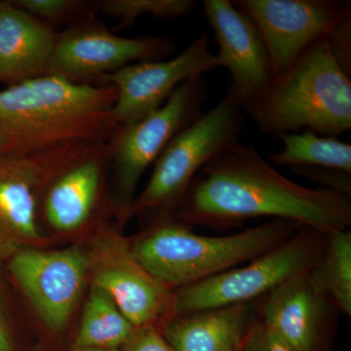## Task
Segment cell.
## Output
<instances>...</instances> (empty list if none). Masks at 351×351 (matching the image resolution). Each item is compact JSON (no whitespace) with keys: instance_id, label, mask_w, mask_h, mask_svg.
<instances>
[{"instance_id":"cell-12","label":"cell","mask_w":351,"mask_h":351,"mask_svg":"<svg viewBox=\"0 0 351 351\" xmlns=\"http://www.w3.org/2000/svg\"><path fill=\"white\" fill-rule=\"evenodd\" d=\"M203 14L219 46L217 57L232 77L226 95L243 108L274 76L265 43L250 17L230 0H204Z\"/></svg>"},{"instance_id":"cell-27","label":"cell","mask_w":351,"mask_h":351,"mask_svg":"<svg viewBox=\"0 0 351 351\" xmlns=\"http://www.w3.org/2000/svg\"><path fill=\"white\" fill-rule=\"evenodd\" d=\"M0 351H12V346L1 321H0Z\"/></svg>"},{"instance_id":"cell-9","label":"cell","mask_w":351,"mask_h":351,"mask_svg":"<svg viewBox=\"0 0 351 351\" xmlns=\"http://www.w3.org/2000/svg\"><path fill=\"white\" fill-rule=\"evenodd\" d=\"M174 50L175 43L168 38H122L87 19L58 34L47 75L88 83L131 62L162 60Z\"/></svg>"},{"instance_id":"cell-21","label":"cell","mask_w":351,"mask_h":351,"mask_svg":"<svg viewBox=\"0 0 351 351\" xmlns=\"http://www.w3.org/2000/svg\"><path fill=\"white\" fill-rule=\"evenodd\" d=\"M311 278L336 308L351 316V232L336 230L325 234L324 247Z\"/></svg>"},{"instance_id":"cell-1","label":"cell","mask_w":351,"mask_h":351,"mask_svg":"<svg viewBox=\"0 0 351 351\" xmlns=\"http://www.w3.org/2000/svg\"><path fill=\"white\" fill-rule=\"evenodd\" d=\"M179 210L182 223L211 228L257 218L287 219L323 234L351 226L350 195L302 186L241 143L201 168Z\"/></svg>"},{"instance_id":"cell-10","label":"cell","mask_w":351,"mask_h":351,"mask_svg":"<svg viewBox=\"0 0 351 351\" xmlns=\"http://www.w3.org/2000/svg\"><path fill=\"white\" fill-rule=\"evenodd\" d=\"M221 66L210 50L209 36L202 32L188 48L173 59L129 64L99 80L114 87L113 130L154 112L182 83Z\"/></svg>"},{"instance_id":"cell-7","label":"cell","mask_w":351,"mask_h":351,"mask_svg":"<svg viewBox=\"0 0 351 351\" xmlns=\"http://www.w3.org/2000/svg\"><path fill=\"white\" fill-rule=\"evenodd\" d=\"M253 21L269 54L274 75L287 69L311 44L331 40L351 68V2L341 0H235Z\"/></svg>"},{"instance_id":"cell-11","label":"cell","mask_w":351,"mask_h":351,"mask_svg":"<svg viewBox=\"0 0 351 351\" xmlns=\"http://www.w3.org/2000/svg\"><path fill=\"white\" fill-rule=\"evenodd\" d=\"M108 161L107 141L64 145L41 186L44 218L51 228L69 232L86 225L98 206Z\"/></svg>"},{"instance_id":"cell-28","label":"cell","mask_w":351,"mask_h":351,"mask_svg":"<svg viewBox=\"0 0 351 351\" xmlns=\"http://www.w3.org/2000/svg\"><path fill=\"white\" fill-rule=\"evenodd\" d=\"M18 154L14 151L11 145L4 141L3 138H0V159L4 158V157L10 156V154Z\"/></svg>"},{"instance_id":"cell-14","label":"cell","mask_w":351,"mask_h":351,"mask_svg":"<svg viewBox=\"0 0 351 351\" xmlns=\"http://www.w3.org/2000/svg\"><path fill=\"white\" fill-rule=\"evenodd\" d=\"M336 311L309 274L265 295L262 319L294 351H320Z\"/></svg>"},{"instance_id":"cell-3","label":"cell","mask_w":351,"mask_h":351,"mask_svg":"<svg viewBox=\"0 0 351 351\" xmlns=\"http://www.w3.org/2000/svg\"><path fill=\"white\" fill-rule=\"evenodd\" d=\"M350 75L331 40L322 38L242 110L261 131L277 137L301 129L337 137L351 129Z\"/></svg>"},{"instance_id":"cell-24","label":"cell","mask_w":351,"mask_h":351,"mask_svg":"<svg viewBox=\"0 0 351 351\" xmlns=\"http://www.w3.org/2000/svg\"><path fill=\"white\" fill-rule=\"evenodd\" d=\"M241 351H294L262 319L252 321L242 341Z\"/></svg>"},{"instance_id":"cell-17","label":"cell","mask_w":351,"mask_h":351,"mask_svg":"<svg viewBox=\"0 0 351 351\" xmlns=\"http://www.w3.org/2000/svg\"><path fill=\"white\" fill-rule=\"evenodd\" d=\"M94 285L112 300L135 328L175 315L174 293L147 274L131 252H124L112 267L97 272Z\"/></svg>"},{"instance_id":"cell-6","label":"cell","mask_w":351,"mask_h":351,"mask_svg":"<svg viewBox=\"0 0 351 351\" xmlns=\"http://www.w3.org/2000/svg\"><path fill=\"white\" fill-rule=\"evenodd\" d=\"M325 234L302 226L290 239L243 265L177 289L175 315L252 304L302 274H309L319 262Z\"/></svg>"},{"instance_id":"cell-20","label":"cell","mask_w":351,"mask_h":351,"mask_svg":"<svg viewBox=\"0 0 351 351\" xmlns=\"http://www.w3.org/2000/svg\"><path fill=\"white\" fill-rule=\"evenodd\" d=\"M135 330L112 300L93 285L76 339L78 348L117 350L126 345Z\"/></svg>"},{"instance_id":"cell-2","label":"cell","mask_w":351,"mask_h":351,"mask_svg":"<svg viewBox=\"0 0 351 351\" xmlns=\"http://www.w3.org/2000/svg\"><path fill=\"white\" fill-rule=\"evenodd\" d=\"M114 87L46 75L0 91V138L18 154L108 141Z\"/></svg>"},{"instance_id":"cell-8","label":"cell","mask_w":351,"mask_h":351,"mask_svg":"<svg viewBox=\"0 0 351 351\" xmlns=\"http://www.w3.org/2000/svg\"><path fill=\"white\" fill-rule=\"evenodd\" d=\"M203 76L182 83L160 108L140 119L117 126L107 144L113 161L117 188L126 210L133 209L134 193L145 171L176 134L199 117L207 100Z\"/></svg>"},{"instance_id":"cell-22","label":"cell","mask_w":351,"mask_h":351,"mask_svg":"<svg viewBox=\"0 0 351 351\" xmlns=\"http://www.w3.org/2000/svg\"><path fill=\"white\" fill-rule=\"evenodd\" d=\"M193 0H101L95 6L99 11L120 21V27H128L142 16L159 19L184 17L195 10Z\"/></svg>"},{"instance_id":"cell-5","label":"cell","mask_w":351,"mask_h":351,"mask_svg":"<svg viewBox=\"0 0 351 351\" xmlns=\"http://www.w3.org/2000/svg\"><path fill=\"white\" fill-rule=\"evenodd\" d=\"M243 110L228 95L171 138L154 162L132 212L179 209L193 178L221 152L240 143Z\"/></svg>"},{"instance_id":"cell-25","label":"cell","mask_w":351,"mask_h":351,"mask_svg":"<svg viewBox=\"0 0 351 351\" xmlns=\"http://www.w3.org/2000/svg\"><path fill=\"white\" fill-rule=\"evenodd\" d=\"M292 172L319 184V188L332 189L351 196V175L341 171L322 167H292Z\"/></svg>"},{"instance_id":"cell-13","label":"cell","mask_w":351,"mask_h":351,"mask_svg":"<svg viewBox=\"0 0 351 351\" xmlns=\"http://www.w3.org/2000/svg\"><path fill=\"white\" fill-rule=\"evenodd\" d=\"M10 269L45 324L55 331L66 326L84 288L82 252L23 250L13 256Z\"/></svg>"},{"instance_id":"cell-23","label":"cell","mask_w":351,"mask_h":351,"mask_svg":"<svg viewBox=\"0 0 351 351\" xmlns=\"http://www.w3.org/2000/svg\"><path fill=\"white\" fill-rule=\"evenodd\" d=\"M13 2L48 25L75 19L93 6L89 2L80 0H13Z\"/></svg>"},{"instance_id":"cell-19","label":"cell","mask_w":351,"mask_h":351,"mask_svg":"<svg viewBox=\"0 0 351 351\" xmlns=\"http://www.w3.org/2000/svg\"><path fill=\"white\" fill-rule=\"evenodd\" d=\"M282 149L270 156L276 165L322 167L351 175V145L336 137L302 131L281 134Z\"/></svg>"},{"instance_id":"cell-26","label":"cell","mask_w":351,"mask_h":351,"mask_svg":"<svg viewBox=\"0 0 351 351\" xmlns=\"http://www.w3.org/2000/svg\"><path fill=\"white\" fill-rule=\"evenodd\" d=\"M123 351H176L154 325L136 328Z\"/></svg>"},{"instance_id":"cell-29","label":"cell","mask_w":351,"mask_h":351,"mask_svg":"<svg viewBox=\"0 0 351 351\" xmlns=\"http://www.w3.org/2000/svg\"><path fill=\"white\" fill-rule=\"evenodd\" d=\"M78 351H117L110 350H101V348H80Z\"/></svg>"},{"instance_id":"cell-30","label":"cell","mask_w":351,"mask_h":351,"mask_svg":"<svg viewBox=\"0 0 351 351\" xmlns=\"http://www.w3.org/2000/svg\"><path fill=\"white\" fill-rule=\"evenodd\" d=\"M242 346V345H241ZM237 351H241V346H240V348H239V350H237Z\"/></svg>"},{"instance_id":"cell-4","label":"cell","mask_w":351,"mask_h":351,"mask_svg":"<svg viewBox=\"0 0 351 351\" xmlns=\"http://www.w3.org/2000/svg\"><path fill=\"white\" fill-rule=\"evenodd\" d=\"M301 228L294 221L274 219L243 232L209 237L184 223L164 221L138 237L130 252L147 274L177 290L260 257Z\"/></svg>"},{"instance_id":"cell-18","label":"cell","mask_w":351,"mask_h":351,"mask_svg":"<svg viewBox=\"0 0 351 351\" xmlns=\"http://www.w3.org/2000/svg\"><path fill=\"white\" fill-rule=\"evenodd\" d=\"M253 311L244 304L176 314L162 335L176 351H237L255 319Z\"/></svg>"},{"instance_id":"cell-16","label":"cell","mask_w":351,"mask_h":351,"mask_svg":"<svg viewBox=\"0 0 351 351\" xmlns=\"http://www.w3.org/2000/svg\"><path fill=\"white\" fill-rule=\"evenodd\" d=\"M58 34L13 0H0V82L10 86L47 75Z\"/></svg>"},{"instance_id":"cell-15","label":"cell","mask_w":351,"mask_h":351,"mask_svg":"<svg viewBox=\"0 0 351 351\" xmlns=\"http://www.w3.org/2000/svg\"><path fill=\"white\" fill-rule=\"evenodd\" d=\"M64 145L0 159V244L38 239L39 191Z\"/></svg>"}]
</instances>
